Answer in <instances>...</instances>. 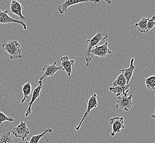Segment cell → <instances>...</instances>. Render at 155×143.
Wrapping results in <instances>:
<instances>
[{"label": "cell", "mask_w": 155, "mask_h": 143, "mask_svg": "<svg viewBox=\"0 0 155 143\" xmlns=\"http://www.w3.org/2000/svg\"><path fill=\"white\" fill-rule=\"evenodd\" d=\"M108 37V35L107 34L100 32L97 33L92 38L87 39L86 41L87 48L84 56H85V60L86 61L87 67H89L90 62L92 60V57L90 53L91 49L94 47H95L96 46H97L98 43L107 39Z\"/></svg>", "instance_id": "obj_1"}, {"label": "cell", "mask_w": 155, "mask_h": 143, "mask_svg": "<svg viewBox=\"0 0 155 143\" xmlns=\"http://www.w3.org/2000/svg\"><path fill=\"white\" fill-rule=\"evenodd\" d=\"M2 48L9 54L11 60H17L22 58L21 45L17 41L10 40L2 44Z\"/></svg>", "instance_id": "obj_2"}, {"label": "cell", "mask_w": 155, "mask_h": 143, "mask_svg": "<svg viewBox=\"0 0 155 143\" xmlns=\"http://www.w3.org/2000/svg\"><path fill=\"white\" fill-rule=\"evenodd\" d=\"M128 93H125L122 95L117 97V104L116 107L118 110L124 111L128 112L130 110L133 105V98L132 95H128Z\"/></svg>", "instance_id": "obj_3"}, {"label": "cell", "mask_w": 155, "mask_h": 143, "mask_svg": "<svg viewBox=\"0 0 155 143\" xmlns=\"http://www.w3.org/2000/svg\"><path fill=\"white\" fill-rule=\"evenodd\" d=\"M97 106H98V102L97 100V94L96 93H94L93 95L90 97L89 101L87 102V110L84 114L82 119H81L79 125L77 126L74 127L75 130L78 131L81 129V126L82 125L84 120L87 119V117L89 115V113H90L91 111L96 108L97 107Z\"/></svg>", "instance_id": "obj_4"}, {"label": "cell", "mask_w": 155, "mask_h": 143, "mask_svg": "<svg viewBox=\"0 0 155 143\" xmlns=\"http://www.w3.org/2000/svg\"><path fill=\"white\" fill-rule=\"evenodd\" d=\"M110 124L112 125V131L110 134L112 137H114L116 134L121 132L125 128L123 117H114L110 118Z\"/></svg>", "instance_id": "obj_5"}, {"label": "cell", "mask_w": 155, "mask_h": 143, "mask_svg": "<svg viewBox=\"0 0 155 143\" xmlns=\"http://www.w3.org/2000/svg\"><path fill=\"white\" fill-rule=\"evenodd\" d=\"M12 133L15 138H20L23 141L29 134L30 131L27 127V123L21 121L17 126L12 129Z\"/></svg>", "instance_id": "obj_6"}, {"label": "cell", "mask_w": 155, "mask_h": 143, "mask_svg": "<svg viewBox=\"0 0 155 143\" xmlns=\"http://www.w3.org/2000/svg\"><path fill=\"white\" fill-rule=\"evenodd\" d=\"M57 63L54 62L52 64L49 65H46L42 68V71L44 72V73L41 76L39 79V81H42L48 77H53L57 72L60 70H63L62 67L61 66H57Z\"/></svg>", "instance_id": "obj_7"}, {"label": "cell", "mask_w": 155, "mask_h": 143, "mask_svg": "<svg viewBox=\"0 0 155 143\" xmlns=\"http://www.w3.org/2000/svg\"><path fill=\"white\" fill-rule=\"evenodd\" d=\"M108 42H106L104 44L100 46H96L90 51L91 55L95 56L98 58H104L108 55L112 54V52L110 51L108 47Z\"/></svg>", "instance_id": "obj_8"}, {"label": "cell", "mask_w": 155, "mask_h": 143, "mask_svg": "<svg viewBox=\"0 0 155 143\" xmlns=\"http://www.w3.org/2000/svg\"><path fill=\"white\" fill-rule=\"evenodd\" d=\"M9 12L7 10L2 11L0 9V24H9V23H18L21 25L24 30H27V24L23 21H19L11 18L8 15Z\"/></svg>", "instance_id": "obj_9"}, {"label": "cell", "mask_w": 155, "mask_h": 143, "mask_svg": "<svg viewBox=\"0 0 155 143\" xmlns=\"http://www.w3.org/2000/svg\"><path fill=\"white\" fill-rule=\"evenodd\" d=\"M93 2L95 3H97L100 2V1H79V0H67L63 3H62L58 6V10L60 12V14L63 15L67 12L68 8L70 6H73L78 3H85V2Z\"/></svg>", "instance_id": "obj_10"}, {"label": "cell", "mask_w": 155, "mask_h": 143, "mask_svg": "<svg viewBox=\"0 0 155 143\" xmlns=\"http://www.w3.org/2000/svg\"><path fill=\"white\" fill-rule=\"evenodd\" d=\"M42 88V81H38V85L34 89L32 97L31 98L30 102L29 103V106L27 108V111L25 112V116L28 117L31 113V107L34 102L35 101L37 98H39L40 95V92Z\"/></svg>", "instance_id": "obj_11"}, {"label": "cell", "mask_w": 155, "mask_h": 143, "mask_svg": "<svg viewBox=\"0 0 155 143\" xmlns=\"http://www.w3.org/2000/svg\"><path fill=\"white\" fill-rule=\"evenodd\" d=\"M60 62L63 71L66 72L68 77H71L72 73V66L74 65V60H69L68 57L65 56L61 58Z\"/></svg>", "instance_id": "obj_12"}, {"label": "cell", "mask_w": 155, "mask_h": 143, "mask_svg": "<svg viewBox=\"0 0 155 143\" xmlns=\"http://www.w3.org/2000/svg\"><path fill=\"white\" fill-rule=\"evenodd\" d=\"M130 86L131 85L130 84H127L125 78L124 77L122 73H121L113 82L112 87H120L122 89L124 93H128L129 92V88Z\"/></svg>", "instance_id": "obj_13"}, {"label": "cell", "mask_w": 155, "mask_h": 143, "mask_svg": "<svg viewBox=\"0 0 155 143\" xmlns=\"http://www.w3.org/2000/svg\"><path fill=\"white\" fill-rule=\"evenodd\" d=\"M23 7L17 1L12 0L10 5V10L12 13H14L15 15H18L21 19L25 20V17L22 15V10Z\"/></svg>", "instance_id": "obj_14"}, {"label": "cell", "mask_w": 155, "mask_h": 143, "mask_svg": "<svg viewBox=\"0 0 155 143\" xmlns=\"http://www.w3.org/2000/svg\"><path fill=\"white\" fill-rule=\"evenodd\" d=\"M135 59L134 58H132L130 62V65L128 68L123 69L121 70V72L123 75L124 77L125 78V80L127 81V84H129V82L131 79V77L133 76V72L135 70V66L134 65V62Z\"/></svg>", "instance_id": "obj_15"}, {"label": "cell", "mask_w": 155, "mask_h": 143, "mask_svg": "<svg viewBox=\"0 0 155 143\" xmlns=\"http://www.w3.org/2000/svg\"><path fill=\"white\" fill-rule=\"evenodd\" d=\"M52 129L50 128H48L44 130L41 134H38L35 135H33L29 141H26L25 143H39V141L42 138L45 136V135L48 133H52Z\"/></svg>", "instance_id": "obj_16"}, {"label": "cell", "mask_w": 155, "mask_h": 143, "mask_svg": "<svg viewBox=\"0 0 155 143\" xmlns=\"http://www.w3.org/2000/svg\"><path fill=\"white\" fill-rule=\"evenodd\" d=\"M22 91L23 92V98L21 100V104H23L27 98H29V96L31 92V84L30 81L24 84L22 87Z\"/></svg>", "instance_id": "obj_17"}, {"label": "cell", "mask_w": 155, "mask_h": 143, "mask_svg": "<svg viewBox=\"0 0 155 143\" xmlns=\"http://www.w3.org/2000/svg\"><path fill=\"white\" fill-rule=\"evenodd\" d=\"M147 18H142L140 21H139L135 24V28L138 31H139L140 33H146Z\"/></svg>", "instance_id": "obj_18"}, {"label": "cell", "mask_w": 155, "mask_h": 143, "mask_svg": "<svg viewBox=\"0 0 155 143\" xmlns=\"http://www.w3.org/2000/svg\"><path fill=\"white\" fill-rule=\"evenodd\" d=\"M0 143H15L10 131H6L0 134Z\"/></svg>", "instance_id": "obj_19"}, {"label": "cell", "mask_w": 155, "mask_h": 143, "mask_svg": "<svg viewBox=\"0 0 155 143\" xmlns=\"http://www.w3.org/2000/svg\"><path fill=\"white\" fill-rule=\"evenodd\" d=\"M145 83L146 87L149 90H154L155 89V76L152 75L145 79Z\"/></svg>", "instance_id": "obj_20"}, {"label": "cell", "mask_w": 155, "mask_h": 143, "mask_svg": "<svg viewBox=\"0 0 155 143\" xmlns=\"http://www.w3.org/2000/svg\"><path fill=\"white\" fill-rule=\"evenodd\" d=\"M109 91L110 92L114 93V94L116 95L117 97H118L119 96L122 95L123 94H125L123 91L122 89L120 87H110Z\"/></svg>", "instance_id": "obj_21"}, {"label": "cell", "mask_w": 155, "mask_h": 143, "mask_svg": "<svg viewBox=\"0 0 155 143\" xmlns=\"http://www.w3.org/2000/svg\"><path fill=\"white\" fill-rule=\"evenodd\" d=\"M6 121L12 122L15 121V119L11 117L6 116L5 114H4L2 112L0 111V124H2Z\"/></svg>", "instance_id": "obj_22"}, {"label": "cell", "mask_w": 155, "mask_h": 143, "mask_svg": "<svg viewBox=\"0 0 155 143\" xmlns=\"http://www.w3.org/2000/svg\"><path fill=\"white\" fill-rule=\"evenodd\" d=\"M155 17L152 16V18H147V30L146 33L149 32L155 27Z\"/></svg>", "instance_id": "obj_23"}, {"label": "cell", "mask_w": 155, "mask_h": 143, "mask_svg": "<svg viewBox=\"0 0 155 143\" xmlns=\"http://www.w3.org/2000/svg\"><path fill=\"white\" fill-rule=\"evenodd\" d=\"M105 2H107V3H108L109 5H110V3H112V1H107H107H105Z\"/></svg>", "instance_id": "obj_24"}]
</instances>
